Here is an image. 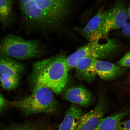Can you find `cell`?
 Listing matches in <instances>:
<instances>
[{
  "instance_id": "obj_8",
  "label": "cell",
  "mask_w": 130,
  "mask_h": 130,
  "mask_svg": "<svg viewBox=\"0 0 130 130\" xmlns=\"http://www.w3.org/2000/svg\"><path fill=\"white\" fill-rule=\"evenodd\" d=\"M65 100L78 106L86 107L88 106L92 100L91 93L81 86H76L66 90L63 95Z\"/></svg>"
},
{
  "instance_id": "obj_9",
  "label": "cell",
  "mask_w": 130,
  "mask_h": 130,
  "mask_svg": "<svg viewBox=\"0 0 130 130\" xmlns=\"http://www.w3.org/2000/svg\"><path fill=\"white\" fill-rule=\"evenodd\" d=\"M96 74L104 80H109L116 78L122 75L124 70L109 62L95 59L93 63Z\"/></svg>"
},
{
  "instance_id": "obj_20",
  "label": "cell",
  "mask_w": 130,
  "mask_h": 130,
  "mask_svg": "<svg viewBox=\"0 0 130 130\" xmlns=\"http://www.w3.org/2000/svg\"><path fill=\"white\" fill-rule=\"evenodd\" d=\"M122 29V32L126 36L130 38V22H127Z\"/></svg>"
},
{
  "instance_id": "obj_16",
  "label": "cell",
  "mask_w": 130,
  "mask_h": 130,
  "mask_svg": "<svg viewBox=\"0 0 130 130\" xmlns=\"http://www.w3.org/2000/svg\"><path fill=\"white\" fill-rule=\"evenodd\" d=\"M2 130H53L51 126L44 124L26 122L6 127Z\"/></svg>"
},
{
  "instance_id": "obj_21",
  "label": "cell",
  "mask_w": 130,
  "mask_h": 130,
  "mask_svg": "<svg viewBox=\"0 0 130 130\" xmlns=\"http://www.w3.org/2000/svg\"><path fill=\"white\" fill-rule=\"evenodd\" d=\"M7 105V101L0 93V112L2 111Z\"/></svg>"
},
{
  "instance_id": "obj_10",
  "label": "cell",
  "mask_w": 130,
  "mask_h": 130,
  "mask_svg": "<svg viewBox=\"0 0 130 130\" xmlns=\"http://www.w3.org/2000/svg\"><path fill=\"white\" fill-rule=\"evenodd\" d=\"M95 59L92 58L86 57L79 60L75 68L78 78L88 83L91 82L94 80L96 75L93 66Z\"/></svg>"
},
{
  "instance_id": "obj_2",
  "label": "cell",
  "mask_w": 130,
  "mask_h": 130,
  "mask_svg": "<svg viewBox=\"0 0 130 130\" xmlns=\"http://www.w3.org/2000/svg\"><path fill=\"white\" fill-rule=\"evenodd\" d=\"M66 58L58 55L34 62L30 77L32 87L43 86L57 95L61 93L66 87L69 77Z\"/></svg>"
},
{
  "instance_id": "obj_5",
  "label": "cell",
  "mask_w": 130,
  "mask_h": 130,
  "mask_svg": "<svg viewBox=\"0 0 130 130\" xmlns=\"http://www.w3.org/2000/svg\"><path fill=\"white\" fill-rule=\"evenodd\" d=\"M118 48V43L115 40L107 37H103L78 48L66 58L67 64L70 70L75 68L78 61L83 58L106 59L115 54Z\"/></svg>"
},
{
  "instance_id": "obj_17",
  "label": "cell",
  "mask_w": 130,
  "mask_h": 130,
  "mask_svg": "<svg viewBox=\"0 0 130 130\" xmlns=\"http://www.w3.org/2000/svg\"><path fill=\"white\" fill-rule=\"evenodd\" d=\"M20 78L14 76L1 75L0 82L3 89L7 90L15 89L18 86Z\"/></svg>"
},
{
  "instance_id": "obj_23",
  "label": "cell",
  "mask_w": 130,
  "mask_h": 130,
  "mask_svg": "<svg viewBox=\"0 0 130 130\" xmlns=\"http://www.w3.org/2000/svg\"><path fill=\"white\" fill-rule=\"evenodd\" d=\"M74 130H79L77 129V128H76V129H75Z\"/></svg>"
},
{
  "instance_id": "obj_18",
  "label": "cell",
  "mask_w": 130,
  "mask_h": 130,
  "mask_svg": "<svg viewBox=\"0 0 130 130\" xmlns=\"http://www.w3.org/2000/svg\"><path fill=\"white\" fill-rule=\"evenodd\" d=\"M116 64L121 68L130 66V50L117 62Z\"/></svg>"
},
{
  "instance_id": "obj_12",
  "label": "cell",
  "mask_w": 130,
  "mask_h": 130,
  "mask_svg": "<svg viewBox=\"0 0 130 130\" xmlns=\"http://www.w3.org/2000/svg\"><path fill=\"white\" fill-rule=\"evenodd\" d=\"M82 115L80 107L72 104L66 111L58 130H74L78 124Z\"/></svg>"
},
{
  "instance_id": "obj_4",
  "label": "cell",
  "mask_w": 130,
  "mask_h": 130,
  "mask_svg": "<svg viewBox=\"0 0 130 130\" xmlns=\"http://www.w3.org/2000/svg\"><path fill=\"white\" fill-rule=\"evenodd\" d=\"M42 52L39 40H26L14 34H8L0 42V55L19 61L36 57Z\"/></svg>"
},
{
  "instance_id": "obj_19",
  "label": "cell",
  "mask_w": 130,
  "mask_h": 130,
  "mask_svg": "<svg viewBox=\"0 0 130 130\" xmlns=\"http://www.w3.org/2000/svg\"><path fill=\"white\" fill-rule=\"evenodd\" d=\"M115 130H130V119L121 122Z\"/></svg>"
},
{
  "instance_id": "obj_13",
  "label": "cell",
  "mask_w": 130,
  "mask_h": 130,
  "mask_svg": "<svg viewBox=\"0 0 130 130\" xmlns=\"http://www.w3.org/2000/svg\"><path fill=\"white\" fill-rule=\"evenodd\" d=\"M130 114V107L102 119L94 130H115L123 119Z\"/></svg>"
},
{
  "instance_id": "obj_3",
  "label": "cell",
  "mask_w": 130,
  "mask_h": 130,
  "mask_svg": "<svg viewBox=\"0 0 130 130\" xmlns=\"http://www.w3.org/2000/svg\"><path fill=\"white\" fill-rule=\"evenodd\" d=\"M32 88L31 95L20 100L7 101V104L19 109L26 116L53 113L56 111L58 103L52 91L43 86H37Z\"/></svg>"
},
{
  "instance_id": "obj_15",
  "label": "cell",
  "mask_w": 130,
  "mask_h": 130,
  "mask_svg": "<svg viewBox=\"0 0 130 130\" xmlns=\"http://www.w3.org/2000/svg\"><path fill=\"white\" fill-rule=\"evenodd\" d=\"M104 11L99 10L88 22L85 26L92 35L93 41L104 37L102 31V19Z\"/></svg>"
},
{
  "instance_id": "obj_14",
  "label": "cell",
  "mask_w": 130,
  "mask_h": 130,
  "mask_svg": "<svg viewBox=\"0 0 130 130\" xmlns=\"http://www.w3.org/2000/svg\"><path fill=\"white\" fill-rule=\"evenodd\" d=\"M12 0H0V22L3 28L10 27L15 20Z\"/></svg>"
},
{
  "instance_id": "obj_1",
  "label": "cell",
  "mask_w": 130,
  "mask_h": 130,
  "mask_svg": "<svg viewBox=\"0 0 130 130\" xmlns=\"http://www.w3.org/2000/svg\"><path fill=\"white\" fill-rule=\"evenodd\" d=\"M21 21L25 30H53L60 26L71 9L66 0H21L18 1Z\"/></svg>"
},
{
  "instance_id": "obj_6",
  "label": "cell",
  "mask_w": 130,
  "mask_h": 130,
  "mask_svg": "<svg viewBox=\"0 0 130 130\" xmlns=\"http://www.w3.org/2000/svg\"><path fill=\"white\" fill-rule=\"evenodd\" d=\"M128 19L127 9L123 2H118L108 10L104 11L102 19L104 36L107 37L112 30L122 28Z\"/></svg>"
},
{
  "instance_id": "obj_11",
  "label": "cell",
  "mask_w": 130,
  "mask_h": 130,
  "mask_svg": "<svg viewBox=\"0 0 130 130\" xmlns=\"http://www.w3.org/2000/svg\"><path fill=\"white\" fill-rule=\"evenodd\" d=\"M25 66L19 61L7 56L0 55V75L17 76L23 74Z\"/></svg>"
},
{
  "instance_id": "obj_7",
  "label": "cell",
  "mask_w": 130,
  "mask_h": 130,
  "mask_svg": "<svg viewBox=\"0 0 130 130\" xmlns=\"http://www.w3.org/2000/svg\"><path fill=\"white\" fill-rule=\"evenodd\" d=\"M107 111L106 100L104 97L101 96L93 109L81 116L76 128L79 130H94L103 118Z\"/></svg>"
},
{
  "instance_id": "obj_22",
  "label": "cell",
  "mask_w": 130,
  "mask_h": 130,
  "mask_svg": "<svg viewBox=\"0 0 130 130\" xmlns=\"http://www.w3.org/2000/svg\"><path fill=\"white\" fill-rule=\"evenodd\" d=\"M127 10L128 19H129L130 21V5Z\"/></svg>"
}]
</instances>
